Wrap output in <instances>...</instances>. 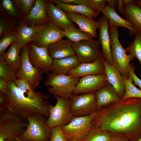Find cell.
I'll return each mask as SVG.
<instances>
[{"label":"cell","instance_id":"6da1fadb","mask_svg":"<svg viewBox=\"0 0 141 141\" xmlns=\"http://www.w3.org/2000/svg\"><path fill=\"white\" fill-rule=\"evenodd\" d=\"M94 127L130 140L141 137V98H133L104 106L94 113Z\"/></svg>","mask_w":141,"mask_h":141},{"label":"cell","instance_id":"7a4b0ae2","mask_svg":"<svg viewBox=\"0 0 141 141\" xmlns=\"http://www.w3.org/2000/svg\"><path fill=\"white\" fill-rule=\"evenodd\" d=\"M9 91L5 95L6 102L3 106L10 111L27 120L28 116L36 114L48 117L50 104L47 100L31 99L26 96L16 85L14 81H7Z\"/></svg>","mask_w":141,"mask_h":141},{"label":"cell","instance_id":"3957f363","mask_svg":"<svg viewBox=\"0 0 141 141\" xmlns=\"http://www.w3.org/2000/svg\"><path fill=\"white\" fill-rule=\"evenodd\" d=\"M26 120L4 107H0V141L19 138L28 126Z\"/></svg>","mask_w":141,"mask_h":141},{"label":"cell","instance_id":"277c9868","mask_svg":"<svg viewBox=\"0 0 141 141\" xmlns=\"http://www.w3.org/2000/svg\"><path fill=\"white\" fill-rule=\"evenodd\" d=\"M112 65L119 71L122 76L130 77V62L135 57L131 54L127 55L119 39L118 27L109 25Z\"/></svg>","mask_w":141,"mask_h":141},{"label":"cell","instance_id":"5b68a950","mask_svg":"<svg viewBox=\"0 0 141 141\" xmlns=\"http://www.w3.org/2000/svg\"><path fill=\"white\" fill-rule=\"evenodd\" d=\"M44 85L49 92L54 97L69 98L80 78L71 77L67 75L57 74L52 73L48 74Z\"/></svg>","mask_w":141,"mask_h":141},{"label":"cell","instance_id":"8992f818","mask_svg":"<svg viewBox=\"0 0 141 141\" xmlns=\"http://www.w3.org/2000/svg\"><path fill=\"white\" fill-rule=\"evenodd\" d=\"M46 118L39 114L28 117V126L19 138L26 140L49 141L51 129L47 124Z\"/></svg>","mask_w":141,"mask_h":141},{"label":"cell","instance_id":"52a82bcc","mask_svg":"<svg viewBox=\"0 0 141 141\" xmlns=\"http://www.w3.org/2000/svg\"><path fill=\"white\" fill-rule=\"evenodd\" d=\"M57 102L49 106V115L46 120L51 128L56 126L62 127L68 124L74 116L70 110L71 101L70 98L56 96Z\"/></svg>","mask_w":141,"mask_h":141},{"label":"cell","instance_id":"ba28073f","mask_svg":"<svg viewBox=\"0 0 141 141\" xmlns=\"http://www.w3.org/2000/svg\"><path fill=\"white\" fill-rule=\"evenodd\" d=\"M94 113L85 116H74L68 124L61 127L68 140H84L93 127Z\"/></svg>","mask_w":141,"mask_h":141},{"label":"cell","instance_id":"9c48e42d","mask_svg":"<svg viewBox=\"0 0 141 141\" xmlns=\"http://www.w3.org/2000/svg\"><path fill=\"white\" fill-rule=\"evenodd\" d=\"M28 44L25 45L21 51V66L17 75V78L24 79L34 90L43 80L44 72L39 68L34 67L30 62L28 56Z\"/></svg>","mask_w":141,"mask_h":141},{"label":"cell","instance_id":"30bf717a","mask_svg":"<svg viewBox=\"0 0 141 141\" xmlns=\"http://www.w3.org/2000/svg\"><path fill=\"white\" fill-rule=\"evenodd\" d=\"M73 49L81 63L93 62L103 57L99 40L92 38L72 43Z\"/></svg>","mask_w":141,"mask_h":141},{"label":"cell","instance_id":"8fae6325","mask_svg":"<svg viewBox=\"0 0 141 141\" xmlns=\"http://www.w3.org/2000/svg\"><path fill=\"white\" fill-rule=\"evenodd\" d=\"M69 98L71 101L70 110L74 117L88 116L97 110L95 93L79 95L72 93Z\"/></svg>","mask_w":141,"mask_h":141},{"label":"cell","instance_id":"7c38bea8","mask_svg":"<svg viewBox=\"0 0 141 141\" xmlns=\"http://www.w3.org/2000/svg\"><path fill=\"white\" fill-rule=\"evenodd\" d=\"M28 51L29 60L34 67L39 68L48 74L52 72L53 59L48 54L47 46L38 47L30 42L28 44Z\"/></svg>","mask_w":141,"mask_h":141},{"label":"cell","instance_id":"4fadbf2b","mask_svg":"<svg viewBox=\"0 0 141 141\" xmlns=\"http://www.w3.org/2000/svg\"><path fill=\"white\" fill-rule=\"evenodd\" d=\"M64 37V31L49 21L44 24L42 28L36 35L32 42L38 47L48 46Z\"/></svg>","mask_w":141,"mask_h":141},{"label":"cell","instance_id":"5bb4252c","mask_svg":"<svg viewBox=\"0 0 141 141\" xmlns=\"http://www.w3.org/2000/svg\"><path fill=\"white\" fill-rule=\"evenodd\" d=\"M108 84L105 74L83 76L80 78L73 93L79 95L95 93Z\"/></svg>","mask_w":141,"mask_h":141},{"label":"cell","instance_id":"9a60e30c","mask_svg":"<svg viewBox=\"0 0 141 141\" xmlns=\"http://www.w3.org/2000/svg\"><path fill=\"white\" fill-rule=\"evenodd\" d=\"M47 14L49 21L64 31L76 27L68 17L67 14L55 5L52 0H45Z\"/></svg>","mask_w":141,"mask_h":141},{"label":"cell","instance_id":"2e32d148","mask_svg":"<svg viewBox=\"0 0 141 141\" xmlns=\"http://www.w3.org/2000/svg\"><path fill=\"white\" fill-rule=\"evenodd\" d=\"M97 21L99 24L98 40L101 43L102 57L109 63L112 64L109 20L103 15Z\"/></svg>","mask_w":141,"mask_h":141},{"label":"cell","instance_id":"e0dca14e","mask_svg":"<svg viewBox=\"0 0 141 141\" xmlns=\"http://www.w3.org/2000/svg\"><path fill=\"white\" fill-rule=\"evenodd\" d=\"M103 59V57H101L93 62L80 63L67 75L72 78H78L90 75L105 74Z\"/></svg>","mask_w":141,"mask_h":141},{"label":"cell","instance_id":"ac0fdd59","mask_svg":"<svg viewBox=\"0 0 141 141\" xmlns=\"http://www.w3.org/2000/svg\"><path fill=\"white\" fill-rule=\"evenodd\" d=\"M43 26L44 24L37 25L32 24L31 26H28L21 18L20 24L16 29L17 33V42L20 52L25 45L32 42Z\"/></svg>","mask_w":141,"mask_h":141},{"label":"cell","instance_id":"d6986e66","mask_svg":"<svg viewBox=\"0 0 141 141\" xmlns=\"http://www.w3.org/2000/svg\"><path fill=\"white\" fill-rule=\"evenodd\" d=\"M103 62L105 68L106 79L111 85L121 99L125 93V87L124 79L118 70L103 58Z\"/></svg>","mask_w":141,"mask_h":141},{"label":"cell","instance_id":"ffe728a7","mask_svg":"<svg viewBox=\"0 0 141 141\" xmlns=\"http://www.w3.org/2000/svg\"><path fill=\"white\" fill-rule=\"evenodd\" d=\"M21 18L26 24H34L37 25H43L49 22L45 0H36L29 14L22 16Z\"/></svg>","mask_w":141,"mask_h":141},{"label":"cell","instance_id":"44dd1931","mask_svg":"<svg viewBox=\"0 0 141 141\" xmlns=\"http://www.w3.org/2000/svg\"><path fill=\"white\" fill-rule=\"evenodd\" d=\"M72 44L67 39H61L47 46L48 54L53 60L75 55Z\"/></svg>","mask_w":141,"mask_h":141},{"label":"cell","instance_id":"7402d4cb","mask_svg":"<svg viewBox=\"0 0 141 141\" xmlns=\"http://www.w3.org/2000/svg\"><path fill=\"white\" fill-rule=\"evenodd\" d=\"M69 19L78 25L79 28L91 34L93 38H97V31L99 27L98 22L79 13H67Z\"/></svg>","mask_w":141,"mask_h":141},{"label":"cell","instance_id":"603a6c76","mask_svg":"<svg viewBox=\"0 0 141 141\" xmlns=\"http://www.w3.org/2000/svg\"><path fill=\"white\" fill-rule=\"evenodd\" d=\"M95 94L97 110L104 106L117 102L121 99L114 87L109 84L98 90Z\"/></svg>","mask_w":141,"mask_h":141},{"label":"cell","instance_id":"cb8c5ba5","mask_svg":"<svg viewBox=\"0 0 141 141\" xmlns=\"http://www.w3.org/2000/svg\"><path fill=\"white\" fill-rule=\"evenodd\" d=\"M80 63L75 55L53 60L52 73L57 74L66 75L77 67Z\"/></svg>","mask_w":141,"mask_h":141},{"label":"cell","instance_id":"d4e9b609","mask_svg":"<svg viewBox=\"0 0 141 141\" xmlns=\"http://www.w3.org/2000/svg\"><path fill=\"white\" fill-rule=\"evenodd\" d=\"M101 12L108 19L109 25L117 27H126L129 30V34L132 36L138 32L128 21L121 16L115 9L110 7L108 4L106 5Z\"/></svg>","mask_w":141,"mask_h":141},{"label":"cell","instance_id":"484cf974","mask_svg":"<svg viewBox=\"0 0 141 141\" xmlns=\"http://www.w3.org/2000/svg\"><path fill=\"white\" fill-rule=\"evenodd\" d=\"M59 7L67 13H79L89 18L94 19L98 17L99 12L95 11L83 5H71L63 3L57 0H52Z\"/></svg>","mask_w":141,"mask_h":141},{"label":"cell","instance_id":"4316f807","mask_svg":"<svg viewBox=\"0 0 141 141\" xmlns=\"http://www.w3.org/2000/svg\"><path fill=\"white\" fill-rule=\"evenodd\" d=\"M126 20L141 33V9L133 1L124 6V14Z\"/></svg>","mask_w":141,"mask_h":141},{"label":"cell","instance_id":"83f0119b","mask_svg":"<svg viewBox=\"0 0 141 141\" xmlns=\"http://www.w3.org/2000/svg\"><path fill=\"white\" fill-rule=\"evenodd\" d=\"M20 52L16 41L10 45L7 51L2 55L9 66L17 73L20 69L21 65Z\"/></svg>","mask_w":141,"mask_h":141},{"label":"cell","instance_id":"f1b7e54d","mask_svg":"<svg viewBox=\"0 0 141 141\" xmlns=\"http://www.w3.org/2000/svg\"><path fill=\"white\" fill-rule=\"evenodd\" d=\"M16 86L24 94L29 98L33 99L42 100H47L49 96L44 94L42 92H35L26 80L22 78H18L13 80Z\"/></svg>","mask_w":141,"mask_h":141},{"label":"cell","instance_id":"f546056e","mask_svg":"<svg viewBox=\"0 0 141 141\" xmlns=\"http://www.w3.org/2000/svg\"><path fill=\"white\" fill-rule=\"evenodd\" d=\"M65 37L72 43L93 38L89 33L84 32L76 27H72L64 31Z\"/></svg>","mask_w":141,"mask_h":141},{"label":"cell","instance_id":"4dcf8cb0","mask_svg":"<svg viewBox=\"0 0 141 141\" xmlns=\"http://www.w3.org/2000/svg\"><path fill=\"white\" fill-rule=\"evenodd\" d=\"M125 87L124 95L121 99L126 100L136 98H141V90L136 87L132 83L133 80L130 77L128 78L123 77Z\"/></svg>","mask_w":141,"mask_h":141},{"label":"cell","instance_id":"1f68e13d","mask_svg":"<svg viewBox=\"0 0 141 141\" xmlns=\"http://www.w3.org/2000/svg\"><path fill=\"white\" fill-rule=\"evenodd\" d=\"M72 5H83L93 11L101 12L106 5L107 0H72Z\"/></svg>","mask_w":141,"mask_h":141},{"label":"cell","instance_id":"d6a6232c","mask_svg":"<svg viewBox=\"0 0 141 141\" xmlns=\"http://www.w3.org/2000/svg\"><path fill=\"white\" fill-rule=\"evenodd\" d=\"M125 50L126 53L136 58L141 65V33L137 32L135 34L134 40Z\"/></svg>","mask_w":141,"mask_h":141},{"label":"cell","instance_id":"836d02e7","mask_svg":"<svg viewBox=\"0 0 141 141\" xmlns=\"http://www.w3.org/2000/svg\"><path fill=\"white\" fill-rule=\"evenodd\" d=\"M111 135L105 131L93 127L83 141H108Z\"/></svg>","mask_w":141,"mask_h":141},{"label":"cell","instance_id":"e575fe53","mask_svg":"<svg viewBox=\"0 0 141 141\" xmlns=\"http://www.w3.org/2000/svg\"><path fill=\"white\" fill-rule=\"evenodd\" d=\"M0 37H2L6 34L15 30V22L5 14L1 11L0 12Z\"/></svg>","mask_w":141,"mask_h":141},{"label":"cell","instance_id":"d590c367","mask_svg":"<svg viewBox=\"0 0 141 141\" xmlns=\"http://www.w3.org/2000/svg\"><path fill=\"white\" fill-rule=\"evenodd\" d=\"M17 39L16 29L6 34L2 37L0 40V56L4 54L8 46L16 42Z\"/></svg>","mask_w":141,"mask_h":141},{"label":"cell","instance_id":"8d00e7d4","mask_svg":"<svg viewBox=\"0 0 141 141\" xmlns=\"http://www.w3.org/2000/svg\"><path fill=\"white\" fill-rule=\"evenodd\" d=\"M0 77L7 81L17 78V72L9 66L3 55L0 57Z\"/></svg>","mask_w":141,"mask_h":141},{"label":"cell","instance_id":"74e56055","mask_svg":"<svg viewBox=\"0 0 141 141\" xmlns=\"http://www.w3.org/2000/svg\"><path fill=\"white\" fill-rule=\"evenodd\" d=\"M14 1L16 7L21 11L22 16L28 15L34 6L36 0H14Z\"/></svg>","mask_w":141,"mask_h":141},{"label":"cell","instance_id":"f35d334b","mask_svg":"<svg viewBox=\"0 0 141 141\" xmlns=\"http://www.w3.org/2000/svg\"><path fill=\"white\" fill-rule=\"evenodd\" d=\"M51 129V134L49 141H68L61 126H55Z\"/></svg>","mask_w":141,"mask_h":141},{"label":"cell","instance_id":"ab89813d","mask_svg":"<svg viewBox=\"0 0 141 141\" xmlns=\"http://www.w3.org/2000/svg\"><path fill=\"white\" fill-rule=\"evenodd\" d=\"M1 4L3 9L8 13L14 17H16L17 16V11L14 1L2 0L1 1Z\"/></svg>","mask_w":141,"mask_h":141},{"label":"cell","instance_id":"60d3db41","mask_svg":"<svg viewBox=\"0 0 141 141\" xmlns=\"http://www.w3.org/2000/svg\"><path fill=\"white\" fill-rule=\"evenodd\" d=\"M135 67L130 63V76L132 79L135 85L138 86L141 90V79L135 74L134 71Z\"/></svg>","mask_w":141,"mask_h":141},{"label":"cell","instance_id":"b9f144b4","mask_svg":"<svg viewBox=\"0 0 141 141\" xmlns=\"http://www.w3.org/2000/svg\"><path fill=\"white\" fill-rule=\"evenodd\" d=\"M7 81L5 79L0 78V93L6 95L9 91L7 84Z\"/></svg>","mask_w":141,"mask_h":141},{"label":"cell","instance_id":"7bdbcfd3","mask_svg":"<svg viewBox=\"0 0 141 141\" xmlns=\"http://www.w3.org/2000/svg\"><path fill=\"white\" fill-rule=\"evenodd\" d=\"M126 137L121 135H111L108 141H130Z\"/></svg>","mask_w":141,"mask_h":141},{"label":"cell","instance_id":"ee69618b","mask_svg":"<svg viewBox=\"0 0 141 141\" xmlns=\"http://www.w3.org/2000/svg\"><path fill=\"white\" fill-rule=\"evenodd\" d=\"M108 5L111 8L115 9L118 6V0H107Z\"/></svg>","mask_w":141,"mask_h":141},{"label":"cell","instance_id":"f6af8a7d","mask_svg":"<svg viewBox=\"0 0 141 141\" xmlns=\"http://www.w3.org/2000/svg\"><path fill=\"white\" fill-rule=\"evenodd\" d=\"M118 9L119 13L122 14L124 15V5L123 4L122 0H119L118 5Z\"/></svg>","mask_w":141,"mask_h":141},{"label":"cell","instance_id":"bcb514c9","mask_svg":"<svg viewBox=\"0 0 141 141\" xmlns=\"http://www.w3.org/2000/svg\"><path fill=\"white\" fill-rule=\"evenodd\" d=\"M5 95L0 93V106H3L6 102Z\"/></svg>","mask_w":141,"mask_h":141},{"label":"cell","instance_id":"7dc6e473","mask_svg":"<svg viewBox=\"0 0 141 141\" xmlns=\"http://www.w3.org/2000/svg\"><path fill=\"white\" fill-rule=\"evenodd\" d=\"M133 1L141 9V0H133Z\"/></svg>","mask_w":141,"mask_h":141},{"label":"cell","instance_id":"c3c4849f","mask_svg":"<svg viewBox=\"0 0 141 141\" xmlns=\"http://www.w3.org/2000/svg\"><path fill=\"white\" fill-rule=\"evenodd\" d=\"M132 0H122V2L124 5L128 4Z\"/></svg>","mask_w":141,"mask_h":141},{"label":"cell","instance_id":"681fc988","mask_svg":"<svg viewBox=\"0 0 141 141\" xmlns=\"http://www.w3.org/2000/svg\"><path fill=\"white\" fill-rule=\"evenodd\" d=\"M4 141H16V140L15 139H5Z\"/></svg>","mask_w":141,"mask_h":141},{"label":"cell","instance_id":"f907efd6","mask_svg":"<svg viewBox=\"0 0 141 141\" xmlns=\"http://www.w3.org/2000/svg\"><path fill=\"white\" fill-rule=\"evenodd\" d=\"M16 141H27L26 140L22 139L20 138H18L16 139Z\"/></svg>","mask_w":141,"mask_h":141},{"label":"cell","instance_id":"816d5d0a","mask_svg":"<svg viewBox=\"0 0 141 141\" xmlns=\"http://www.w3.org/2000/svg\"><path fill=\"white\" fill-rule=\"evenodd\" d=\"M83 139H81V140H68V141H83Z\"/></svg>","mask_w":141,"mask_h":141},{"label":"cell","instance_id":"f5cc1de1","mask_svg":"<svg viewBox=\"0 0 141 141\" xmlns=\"http://www.w3.org/2000/svg\"><path fill=\"white\" fill-rule=\"evenodd\" d=\"M137 141H141V137L137 140Z\"/></svg>","mask_w":141,"mask_h":141},{"label":"cell","instance_id":"db71d44e","mask_svg":"<svg viewBox=\"0 0 141 141\" xmlns=\"http://www.w3.org/2000/svg\"><path fill=\"white\" fill-rule=\"evenodd\" d=\"M130 141H137V140H134V139H132V140H130Z\"/></svg>","mask_w":141,"mask_h":141},{"label":"cell","instance_id":"11a10c76","mask_svg":"<svg viewBox=\"0 0 141 141\" xmlns=\"http://www.w3.org/2000/svg\"><path fill=\"white\" fill-rule=\"evenodd\" d=\"M27 141H31V140H26Z\"/></svg>","mask_w":141,"mask_h":141}]
</instances>
